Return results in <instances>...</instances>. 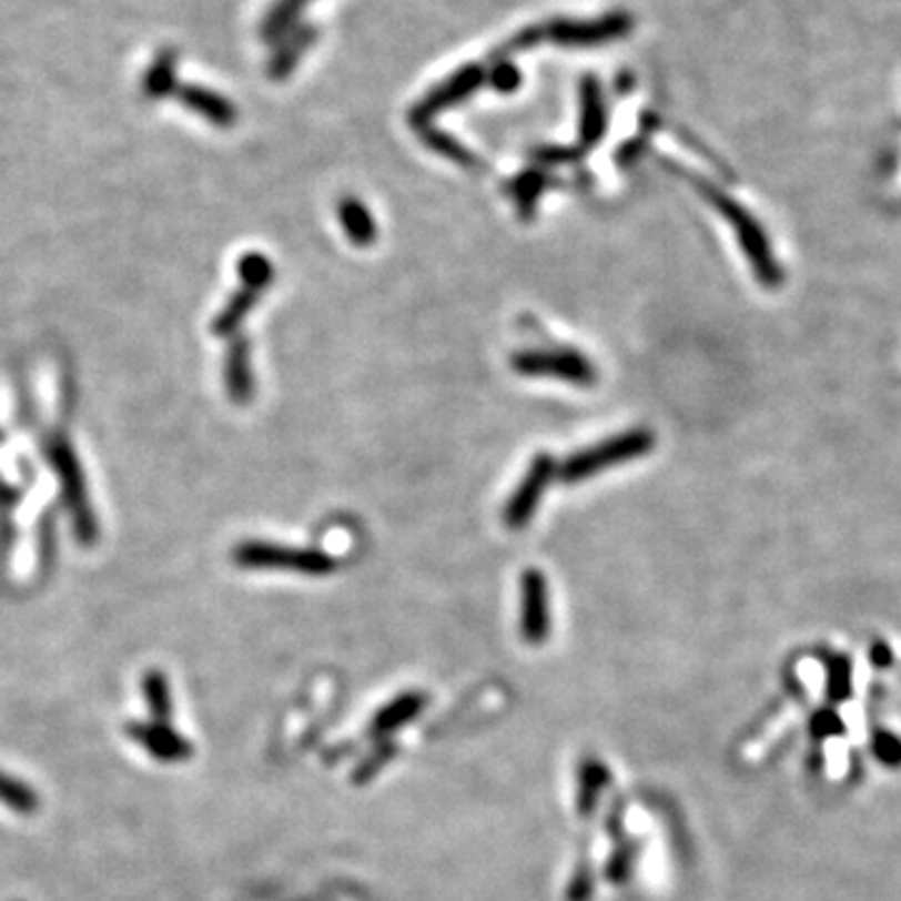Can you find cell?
<instances>
[{
    "instance_id": "obj_1",
    "label": "cell",
    "mask_w": 901,
    "mask_h": 901,
    "mask_svg": "<svg viewBox=\"0 0 901 901\" xmlns=\"http://www.w3.org/2000/svg\"><path fill=\"white\" fill-rule=\"evenodd\" d=\"M45 456L48 464H51L53 472L58 474V482H61L63 502L68 514L73 518L78 541L91 546L98 538V526L91 508V498H88L83 468L81 462H78L73 446L68 444L65 436H51L45 441Z\"/></svg>"
},
{
    "instance_id": "obj_2",
    "label": "cell",
    "mask_w": 901,
    "mask_h": 901,
    "mask_svg": "<svg viewBox=\"0 0 901 901\" xmlns=\"http://www.w3.org/2000/svg\"><path fill=\"white\" fill-rule=\"evenodd\" d=\"M654 448V434L646 428H634L626 434H616L611 438L601 441V444L589 446L566 458L561 466V482L564 484H579L606 468L629 464L634 458L646 456Z\"/></svg>"
},
{
    "instance_id": "obj_3",
    "label": "cell",
    "mask_w": 901,
    "mask_h": 901,
    "mask_svg": "<svg viewBox=\"0 0 901 901\" xmlns=\"http://www.w3.org/2000/svg\"><path fill=\"white\" fill-rule=\"evenodd\" d=\"M233 561L243 569L296 571L308 576H323L336 569V561L316 548H293L266 541H246L233 548Z\"/></svg>"
},
{
    "instance_id": "obj_4",
    "label": "cell",
    "mask_w": 901,
    "mask_h": 901,
    "mask_svg": "<svg viewBox=\"0 0 901 901\" xmlns=\"http://www.w3.org/2000/svg\"><path fill=\"white\" fill-rule=\"evenodd\" d=\"M634 31V18L624 11L594 18V21H569V18H556V21L544 26V38L548 43L566 48H591L604 45Z\"/></svg>"
},
{
    "instance_id": "obj_5",
    "label": "cell",
    "mask_w": 901,
    "mask_h": 901,
    "mask_svg": "<svg viewBox=\"0 0 901 901\" xmlns=\"http://www.w3.org/2000/svg\"><path fill=\"white\" fill-rule=\"evenodd\" d=\"M512 366L522 376H551L574 386L596 384V368L591 361L569 348L522 351V354H514Z\"/></svg>"
},
{
    "instance_id": "obj_6",
    "label": "cell",
    "mask_w": 901,
    "mask_h": 901,
    "mask_svg": "<svg viewBox=\"0 0 901 901\" xmlns=\"http://www.w3.org/2000/svg\"><path fill=\"white\" fill-rule=\"evenodd\" d=\"M484 83H486V65L468 63L464 68H458L456 73H450L444 83L431 88V91L414 105V111H411V125H414V129L431 125L434 115L466 101V98L476 93Z\"/></svg>"
},
{
    "instance_id": "obj_7",
    "label": "cell",
    "mask_w": 901,
    "mask_h": 901,
    "mask_svg": "<svg viewBox=\"0 0 901 901\" xmlns=\"http://www.w3.org/2000/svg\"><path fill=\"white\" fill-rule=\"evenodd\" d=\"M556 472L554 458L548 454H538L532 466H528L526 476L522 478V484L516 486V492L512 494L504 512V522L508 528H524L532 516L536 514L538 504H541V496L546 494L548 484H551Z\"/></svg>"
},
{
    "instance_id": "obj_8",
    "label": "cell",
    "mask_w": 901,
    "mask_h": 901,
    "mask_svg": "<svg viewBox=\"0 0 901 901\" xmlns=\"http://www.w3.org/2000/svg\"><path fill=\"white\" fill-rule=\"evenodd\" d=\"M551 631L546 576L528 569L522 576V634L528 644H544Z\"/></svg>"
},
{
    "instance_id": "obj_9",
    "label": "cell",
    "mask_w": 901,
    "mask_h": 901,
    "mask_svg": "<svg viewBox=\"0 0 901 901\" xmlns=\"http://www.w3.org/2000/svg\"><path fill=\"white\" fill-rule=\"evenodd\" d=\"M125 731L131 733V739L151 753L153 759H159L163 763H175L191 759L193 747L191 741L171 729V723H155V721H129Z\"/></svg>"
},
{
    "instance_id": "obj_10",
    "label": "cell",
    "mask_w": 901,
    "mask_h": 901,
    "mask_svg": "<svg viewBox=\"0 0 901 901\" xmlns=\"http://www.w3.org/2000/svg\"><path fill=\"white\" fill-rule=\"evenodd\" d=\"M175 98H179V103L189 108V111L203 115V119L215 125V129H233L239 121L236 105H233L225 95L211 91V88L185 83L179 85Z\"/></svg>"
},
{
    "instance_id": "obj_11",
    "label": "cell",
    "mask_w": 901,
    "mask_h": 901,
    "mask_svg": "<svg viewBox=\"0 0 901 901\" xmlns=\"http://www.w3.org/2000/svg\"><path fill=\"white\" fill-rule=\"evenodd\" d=\"M318 31L313 26L301 23L293 28L291 33H286L281 38V41L273 45V53H271V61H269V75L273 81H286V78L293 73V68L298 65V61L303 55H306L308 48L316 43Z\"/></svg>"
},
{
    "instance_id": "obj_12",
    "label": "cell",
    "mask_w": 901,
    "mask_h": 901,
    "mask_svg": "<svg viewBox=\"0 0 901 901\" xmlns=\"http://www.w3.org/2000/svg\"><path fill=\"white\" fill-rule=\"evenodd\" d=\"M606 133V103L604 91L594 75H586L581 81V149L589 151L604 139Z\"/></svg>"
},
{
    "instance_id": "obj_13",
    "label": "cell",
    "mask_w": 901,
    "mask_h": 901,
    "mask_svg": "<svg viewBox=\"0 0 901 901\" xmlns=\"http://www.w3.org/2000/svg\"><path fill=\"white\" fill-rule=\"evenodd\" d=\"M225 391L239 406H246L253 396L251 348L246 338H233L225 354Z\"/></svg>"
},
{
    "instance_id": "obj_14",
    "label": "cell",
    "mask_w": 901,
    "mask_h": 901,
    "mask_svg": "<svg viewBox=\"0 0 901 901\" xmlns=\"http://www.w3.org/2000/svg\"><path fill=\"white\" fill-rule=\"evenodd\" d=\"M338 221H341V225H344L346 236L351 239L354 246H361V249L374 246V241L378 236L374 215H371L366 205L358 199H354V195H348V199L338 203Z\"/></svg>"
},
{
    "instance_id": "obj_15",
    "label": "cell",
    "mask_w": 901,
    "mask_h": 901,
    "mask_svg": "<svg viewBox=\"0 0 901 901\" xmlns=\"http://www.w3.org/2000/svg\"><path fill=\"white\" fill-rule=\"evenodd\" d=\"M308 3L311 0H276V3H273L266 11V16H263V21L259 26L261 41L276 45L283 36L291 33L293 28H296L298 16L306 11Z\"/></svg>"
},
{
    "instance_id": "obj_16",
    "label": "cell",
    "mask_w": 901,
    "mask_h": 901,
    "mask_svg": "<svg viewBox=\"0 0 901 901\" xmlns=\"http://www.w3.org/2000/svg\"><path fill=\"white\" fill-rule=\"evenodd\" d=\"M175 68H179V58L173 51H161L153 58L149 71L143 75V95L151 101H159L179 91V81H175Z\"/></svg>"
},
{
    "instance_id": "obj_17",
    "label": "cell",
    "mask_w": 901,
    "mask_h": 901,
    "mask_svg": "<svg viewBox=\"0 0 901 901\" xmlns=\"http://www.w3.org/2000/svg\"><path fill=\"white\" fill-rule=\"evenodd\" d=\"M261 293L263 291L251 288V286H241L236 293H233L231 301L225 303V308L213 321L211 331L215 333V336H231V333L241 326V321L249 316V311L256 306Z\"/></svg>"
},
{
    "instance_id": "obj_18",
    "label": "cell",
    "mask_w": 901,
    "mask_h": 901,
    "mask_svg": "<svg viewBox=\"0 0 901 901\" xmlns=\"http://www.w3.org/2000/svg\"><path fill=\"white\" fill-rule=\"evenodd\" d=\"M141 687H143L145 703H149L151 719L155 723H171L173 699H171L169 676H165L161 669H151V671L143 674Z\"/></svg>"
},
{
    "instance_id": "obj_19",
    "label": "cell",
    "mask_w": 901,
    "mask_h": 901,
    "mask_svg": "<svg viewBox=\"0 0 901 901\" xmlns=\"http://www.w3.org/2000/svg\"><path fill=\"white\" fill-rule=\"evenodd\" d=\"M0 804L21 817H31L41 809V797L23 779H16L11 773L0 771Z\"/></svg>"
},
{
    "instance_id": "obj_20",
    "label": "cell",
    "mask_w": 901,
    "mask_h": 901,
    "mask_svg": "<svg viewBox=\"0 0 901 901\" xmlns=\"http://www.w3.org/2000/svg\"><path fill=\"white\" fill-rule=\"evenodd\" d=\"M418 133H421V139H424V143L428 145V149H434L436 153L446 155L448 161H454L458 165H466V169H474V165H476V155L468 149H464L462 141L450 139L448 133L434 129V125H421Z\"/></svg>"
},
{
    "instance_id": "obj_21",
    "label": "cell",
    "mask_w": 901,
    "mask_h": 901,
    "mask_svg": "<svg viewBox=\"0 0 901 901\" xmlns=\"http://www.w3.org/2000/svg\"><path fill=\"white\" fill-rule=\"evenodd\" d=\"M421 709H424V699L416 697V694H406V697L391 701L386 709H381L376 713L374 729L381 731V733H386L391 729L404 727V723L414 719Z\"/></svg>"
},
{
    "instance_id": "obj_22",
    "label": "cell",
    "mask_w": 901,
    "mask_h": 901,
    "mask_svg": "<svg viewBox=\"0 0 901 901\" xmlns=\"http://www.w3.org/2000/svg\"><path fill=\"white\" fill-rule=\"evenodd\" d=\"M239 276L243 281V286L266 291L269 283L273 281V266L263 253L253 251L239 259Z\"/></svg>"
},
{
    "instance_id": "obj_23",
    "label": "cell",
    "mask_w": 901,
    "mask_h": 901,
    "mask_svg": "<svg viewBox=\"0 0 901 901\" xmlns=\"http://www.w3.org/2000/svg\"><path fill=\"white\" fill-rule=\"evenodd\" d=\"M609 781V773L601 767V763H584L581 769V789H579V811H591L596 797Z\"/></svg>"
},
{
    "instance_id": "obj_24",
    "label": "cell",
    "mask_w": 901,
    "mask_h": 901,
    "mask_svg": "<svg viewBox=\"0 0 901 901\" xmlns=\"http://www.w3.org/2000/svg\"><path fill=\"white\" fill-rule=\"evenodd\" d=\"M524 75L518 71L516 63L508 61V58H502V61H494L492 68L486 71V83L494 88L498 93H514L518 91V85H522Z\"/></svg>"
},
{
    "instance_id": "obj_25",
    "label": "cell",
    "mask_w": 901,
    "mask_h": 901,
    "mask_svg": "<svg viewBox=\"0 0 901 901\" xmlns=\"http://www.w3.org/2000/svg\"><path fill=\"white\" fill-rule=\"evenodd\" d=\"M546 189V175L538 173V171H528L524 175H518V179L512 183V191L518 201V209H524V213H532L534 203L541 191Z\"/></svg>"
},
{
    "instance_id": "obj_26",
    "label": "cell",
    "mask_w": 901,
    "mask_h": 901,
    "mask_svg": "<svg viewBox=\"0 0 901 901\" xmlns=\"http://www.w3.org/2000/svg\"><path fill=\"white\" fill-rule=\"evenodd\" d=\"M584 153L586 151L581 145H576V149H566V145H541V149H536L532 153V159L541 165H566L581 161Z\"/></svg>"
},
{
    "instance_id": "obj_27",
    "label": "cell",
    "mask_w": 901,
    "mask_h": 901,
    "mask_svg": "<svg viewBox=\"0 0 901 901\" xmlns=\"http://www.w3.org/2000/svg\"><path fill=\"white\" fill-rule=\"evenodd\" d=\"M851 689L849 684V664L847 659H834L829 664V697L844 699Z\"/></svg>"
},
{
    "instance_id": "obj_28",
    "label": "cell",
    "mask_w": 901,
    "mask_h": 901,
    "mask_svg": "<svg viewBox=\"0 0 901 901\" xmlns=\"http://www.w3.org/2000/svg\"><path fill=\"white\" fill-rule=\"evenodd\" d=\"M874 753L881 761L889 763V767H899V763H901V741L881 731L874 737Z\"/></svg>"
},
{
    "instance_id": "obj_29",
    "label": "cell",
    "mask_w": 901,
    "mask_h": 901,
    "mask_svg": "<svg viewBox=\"0 0 901 901\" xmlns=\"http://www.w3.org/2000/svg\"><path fill=\"white\" fill-rule=\"evenodd\" d=\"M811 731H814V737H827V733H841V731H844V723H841L831 711H821L814 717Z\"/></svg>"
}]
</instances>
